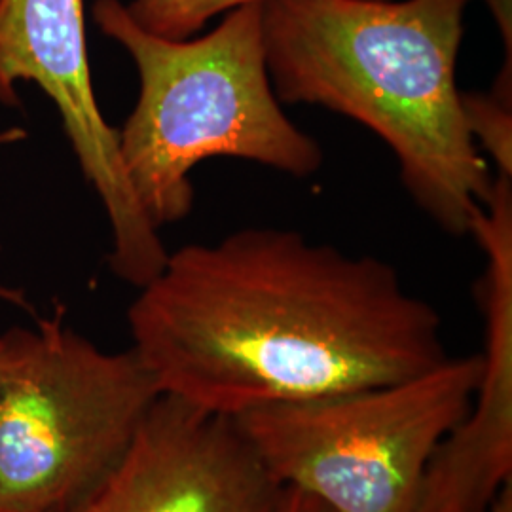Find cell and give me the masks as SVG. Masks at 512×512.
<instances>
[{
	"label": "cell",
	"instance_id": "cell-12",
	"mask_svg": "<svg viewBox=\"0 0 512 512\" xmlns=\"http://www.w3.org/2000/svg\"><path fill=\"white\" fill-rule=\"evenodd\" d=\"M0 512H4V511H0Z\"/></svg>",
	"mask_w": 512,
	"mask_h": 512
},
{
	"label": "cell",
	"instance_id": "cell-7",
	"mask_svg": "<svg viewBox=\"0 0 512 512\" xmlns=\"http://www.w3.org/2000/svg\"><path fill=\"white\" fill-rule=\"evenodd\" d=\"M281 490L238 421L162 395L73 512H274Z\"/></svg>",
	"mask_w": 512,
	"mask_h": 512
},
{
	"label": "cell",
	"instance_id": "cell-6",
	"mask_svg": "<svg viewBox=\"0 0 512 512\" xmlns=\"http://www.w3.org/2000/svg\"><path fill=\"white\" fill-rule=\"evenodd\" d=\"M19 82H33L54 101L76 162L105 207L110 270L145 287L169 251L137 200L118 147L93 92L84 0H0V103L16 107Z\"/></svg>",
	"mask_w": 512,
	"mask_h": 512
},
{
	"label": "cell",
	"instance_id": "cell-1",
	"mask_svg": "<svg viewBox=\"0 0 512 512\" xmlns=\"http://www.w3.org/2000/svg\"><path fill=\"white\" fill-rule=\"evenodd\" d=\"M128 325L162 395L226 418L403 382L450 357L439 311L391 264L277 228L169 253Z\"/></svg>",
	"mask_w": 512,
	"mask_h": 512
},
{
	"label": "cell",
	"instance_id": "cell-2",
	"mask_svg": "<svg viewBox=\"0 0 512 512\" xmlns=\"http://www.w3.org/2000/svg\"><path fill=\"white\" fill-rule=\"evenodd\" d=\"M471 0H266L262 38L275 95L374 131L414 202L452 236L494 175L467 129L458 88Z\"/></svg>",
	"mask_w": 512,
	"mask_h": 512
},
{
	"label": "cell",
	"instance_id": "cell-4",
	"mask_svg": "<svg viewBox=\"0 0 512 512\" xmlns=\"http://www.w3.org/2000/svg\"><path fill=\"white\" fill-rule=\"evenodd\" d=\"M162 397L133 349L109 353L65 311L0 334V511L73 512Z\"/></svg>",
	"mask_w": 512,
	"mask_h": 512
},
{
	"label": "cell",
	"instance_id": "cell-8",
	"mask_svg": "<svg viewBox=\"0 0 512 512\" xmlns=\"http://www.w3.org/2000/svg\"><path fill=\"white\" fill-rule=\"evenodd\" d=\"M266 0H131L126 4L133 21L156 37L184 40L200 33L220 14L243 4Z\"/></svg>",
	"mask_w": 512,
	"mask_h": 512
},
{
	"label": "cell",
	"instance_id": "cell-5",
	"mask_svg": "<svg viewBox=\"0 0 512 512\" xmlns=\"http://www.w3.org/2000/svg\"><path fill=\"white\" fill-rule=\"evenodd\" d=\"M482 353L448 357L395 384L294 403L234 420L270 475L332 512H418L423 478L469 414Z\"/></svg>",
	"mask_w": 512,
	"mask_h": 512
},
{
	"label": "cell",
	"instance_id": "cell-11",
	"mask_svg": "<svg viewBox=\"0 0 512 512\" xmlns=\"http://www.w3.org/2000/svg\"><path fill=\"white\" fill-rule=\"evenodd\" d=\"M23 139H27L25 129H0V147H2V145H14V143H19V141H23ZM0 300H2V302H8V304H14V306H19V308H29V302H27L25 294L18 291V289L6 287V285H0Z\"/></svg>",
	"mask_w": 512,
	"mask_h": 512
},
{
	"label": "cell",
	"instance_id": "cell-9",
	"mask_svg": "<svg viewBox=\"0 0 512 512\" xmlns=\"http://www.w3.org/2000/svg\"><path fill=\"white\" fill-rule=\"evenodd\" d=\"M461 109L476 147L490 154L497 175L512 177V103L494 93H461Z\"/></svg>",
	"mask_w": 512,
	"mask_h": 512
},
{
	"label": "cell",
	"instance_id": "cell-10",
	"mask_svg": "<svg viewBox=\"0 0 512 512\" xmlns=\"http://www.w3.org/2000/svg\"><path fill=\"white\" fill-rule=\"evenodd\" d=\"M274 512H332L329 507L319 501L317 497L306 494L302 490H296L291 486H283L279 501L275 505Z\"/></svg>",
	"mask_w": 512,
	"mask_h": 512
},
{
	"label": "cell",
	"instance_id": "cell-3",
	"mask_svg": "<svg viewBox=\"0 0 512 512\" xmlns=\"http://www.w3.org/2000/svg\"><path fill=\"white\" fill-rule=\"evenodd\" d=\"M99 31L135 63L139 95L118 147L129 184L160 230L194 205L190 173L211 158H238L293 177L323 165V148L285 114L268 73L262 2L226 12L198 38L141 29L122 0H95Z\"/></svg>",
	"mask_w": 512,
	"mask_h": 512
}]
</instances>
